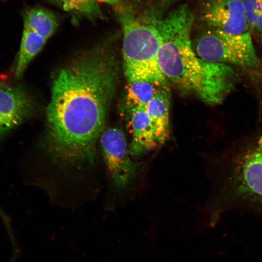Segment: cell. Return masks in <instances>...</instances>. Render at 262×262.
<instances>
[{"label": "cell", "mask_w": 262, "mask_h": 262, "mask_svg": "<svg viewBox=\"0 0 262 262\" xmlns=\"http://www.w3.org/2000/svg\"><path fill=\"white\" fill-rule=\"evenodd\" d=\"M125 98L128 112L138 106H146L148 103L160 91L169 89V86L145 82H127Z\"/></svg>", "instance_id": "12"}, {"label": "cell", "mask_w": 262, "mask_h": 262, "mask_svg": "<svg viewBox=\"0 0 262 262\" xmlns=\"http://www.w3.org/2000/svg\"><path fill=\"white\" fill-rule=\"evenodd\" d=\"M196 53L208 62L254 69L260 65L249 32L238 34L209 28L196 40Z\"/></svg>", "instance_id": "5"}, {"label": "cell", "mask_w": 262, "mask_h": 262, "mask_svg": "<svg viewBox=\"0 0 262 262\" xmlns=\"http://www.w3.org/2000/svg\"><path fill=\"white\" fill-rule=\"evenodd\" d=\"M151 20L161 39L158 65L169 82L208 105L222 103L235 89L238 74L231 66L205 61L194 52V16L188 6H179L164 17Z\"/></svg>", "instance_id": "2"}, {"label": "cell", "mask_w": 262, "mask_h": 262, "mask_svg": "<svg viewBox=\"0 0 262 262\" xmlns=\"http://www.w3.org/2000/svg\"><path fill=\"white\" fill-rule=\"evenodd\" d=\"M254 32L257 33L262 48V0H259V8Z\"/></svg>", "instance_id": "16"}, {"label": "cell", "mask_w": 262, "mask_h": 262, "mask_svg": "<svg viewBox=\"0 0 262 262\" xmlns=\"http://www.w3.org/2000/svg\"><path fill=\"white\" fill-rule=\"evenodd\" d=\"M35 110L33 99L22 85L0 80V145Z\"/></svg>", "instance_id": "7"}, {"label": "cell", "mask_w": 262, "mask_h": 262, "mask_svg": "<svg viewBox=\"0 0 262 262\" xmlns=\"http://www.w3.org/2000/svg\"><path fill=\"white\" fill-rule=\"evenodd\" d=\"M249 30L254 31L259 8V0H241Z\"/></svg>", "instance_id": "15"}, {"label": "cell", "mask_w": 262, "mask_h": 262, "mask_svg": "<svg viewBox=\"0 0 262 262\" xmlns=\"http://www.w3.org/2000/svg\"><path fill=\"white\" fill-rule=\"evenodd\" d=\"M103 158L114 185H127L136 177L139 165L130 157L125 135L119 129L104 130L99 138Z\"/></svg>", "instance_id": "6"}, {"label": "cell", "mask_w": 262, "mask_h": 262, "mask_svg": "<svg viewBox=\"0 0 262 262\" xmlns=\"http://www.w3.org/2000/svg\"><path fill=\"white\" fill-rule=\"evenodd\" d=\"M146 106L136 107L128 112L132 133L129 152L131 156L142 155L158 146Z\"/></svg>", "instance_id": "9"}, {"label": "cell", "mask_w": 262, "mask_h": 262, "mask_svg": "<svg viewBox=\"0 0 262 262\" xmlns=\"http://www.w3.org/2000/svg\"><path fill=\"white\" fill-rule=\"evenodd\" d=\"M202 17L209 28L238 34L249 27L241 0H206Z\"/></svg>", "instance_id": "8"}, {"label": "cell", "mask_w": 262, "mask_h": 262, "mask_svg": "<svg viewBox=\"0 0 262 262\" xmlns=\"http://www.w3.org/2000/svg\"><path fill=\"white\" fill-rule=\"evenodd\" d=\"M118 65L106 42L80 54L57 73L47 108L43 146L64 164H92L114 97Z\"/></svg>", "instance_id": "1"}, {"label": "cell", "mask_w": 262, "mask_h": 262, "mask_svg": "<svg viewBox=\"0 0 262 262\" xmlns=\"http://www.w3.org/2000/svg\"><path fill=\"white\" fill-rule=\"evenodd\" d=\"M221 182L211 219L221 213L249 212L262 217V132L231 140L222 159Z\"/></svg>", "instance_id": "3"}, {"label": "cell", "mask_w": 262, "mask_h": 262, "mask_svg": "<svg viewBox=\"0 0 262 262\" xmlns=\"http://www.w3.org/2000/svg\"><path fill=\"white\" fill-rule=\"evenodd\" d=\"M115 9L123 32V66L127 81H145L169 86L158 65L161 39L152 20H141L130 8L122 5Z\"/></svg>", "instance_id": "4"}, {"label": "cell", "mask_w": 262, "mask_h": 262, "mask_svg": "<svg viewBox=\"0 0 262 262\" xmlns=\"http://www.w3.org/2000/svg\"><path fill=\"white\" fill-rule=\"evenodd\" d=\"M47 40L34 32L24 28L15 67V77L20 78L33 58L41 51Z\"/></svg>", "instance_id": "11"}, {"label": "cell", "mask_w": 262, "mask_h": 262, "mask_svg": "<svg viewBox=\"0 0 262 262\" xmlns=\"http://www.w3.org/2000/svg\"><path fill=\"white\" fill-rule=\"evenodd\" d=\"M64 10L90 19H104L96 0H53Z\"/></svg>", "instance_id": "14"}, {"label": "cell", "mask_w": 262, "mask_h": 262, "mask_svg": "<svg viewBox=\"0 0 262 262\" xmlns=\"http://www.w3.org/2000/svg\"><path fill=\"white\" fill-rule=\"evenodd\" d=\"M97 1L104 2L114 7L118 8L122 5L121 0H96Z\"/></svg>", "instance_id": "17"}, {"label": "cell", "mask_w": 262, "mask_h": 262, "mask_svg": "<svg viewBox=\"0 0 262 262\" xmlns=\"http://www.w3.org/2000/svg\"><path fill=\"white\" fill-rule=\"evenodd\" d=\"M24 27L47 40L56 32L58 22L55 15L50 11L33 8L25 14Z\"/></svg>", "instance_id": "13"}, {"label": "cell", "mask_w": 262, "mask_h": 262, "mask_svg": "<svg viewBox=\"0 0 262 262\" xmlns=\"http://www.w3.org/2000/svg\"><path fill=\"white\" fill-rule=\"evenodd\" d=\"M146 107L158 146L163 145L170 135L169 89L158 93Z\"/></svg>", "instance_id": "10"}]
</instances>
